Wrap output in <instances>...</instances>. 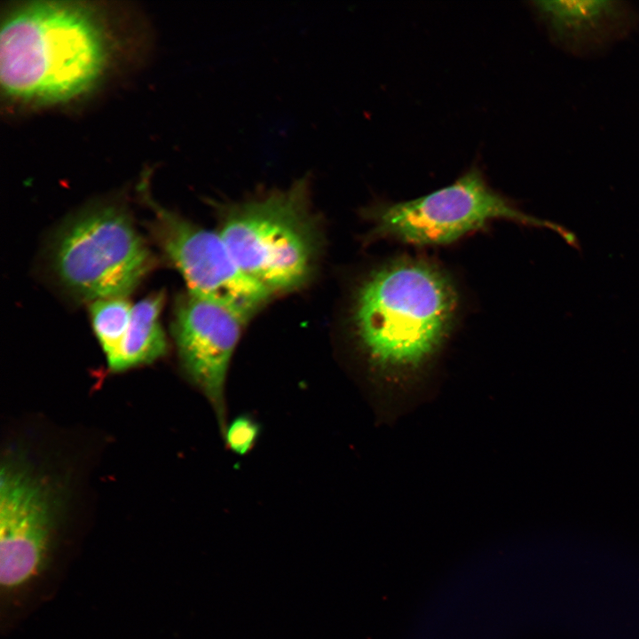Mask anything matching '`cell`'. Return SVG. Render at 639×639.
<instances>
[{
	"mask_svg": "<svg viewBox=\"0 0 639 639\" xmlns=\"http://www.w3.org/2000/svg\"><path fill=\"white\" fill-rule=\"evenodd\" d=\"M174 312L173 335L183 369L212 406L224 436L227 373L248 320L191 292L178 299Z\"/></svg>",
	"mask_w": 639,
	"mask_h": 639,
	"instance_id": "8",
	"label": "cell"
},
{
	"mask_svg": "<svg viewBox=\"0 0 639 639\" xmlns=\"http://www.w3.org/2000/svg\"><path fill=\"white\" fill-rule=\"evenodd\" d=\"M258 435V424L248 416L241 415L226 426L224 437L233 453L244 455L254 446Z\"/></svg>",
	"mask_w": 639,
	"mask_h": 639,
	"instance_id": "12",
	"label": "cell"
},
{
	"mask_svg": "<svg viewBox=\"0 0 639 639\" xmlns=\"http://www.w3.org/2000/svg\"><path fill=\"white\" fill-rule=\"evenodd\" d=\"M85 3L31 1L8 8L0 34V80L10 100L49 106L90 91L106 71L113 40Z\"/></svg>",
	"mask_w": 639,
	"mask_h": 639,
	"instance_id": "2",
	"label": "cell"
},
{
	"mask_svg": "<svg viewBox=\"0 0 639 639\" xmlns=\"http://www.w3.org/2000/svg\"><path fill=\"white\" fill-rule=\"evenodd\" d=\"M154 256L119 205L89 207L67 220L50 251L59 284L81 300L123 297L149 272Z\"/></svg>",
	"mask_w": 639,
	"mask_h": 639,
	"instance_id": "4",
	"label": "cell"
},
{
	"mask_svg": "<svg viewBox=\"0 0 639 639\" xmlns=\"http://www.w3.org/2000/svg\"><path fill=\"white\" fill-rule=\"evenodd\" d=\"M458 303L453 280L431 262L403 257L373 271L351 312L356 343L368 367L393 386L417 378L450 334Z\"/></svg>",
	"mask_w": 639,
	"mask_h": 639,
	"instance_id": "1",
	"label": "cell"
},
{
	"mask_svg": "<svg viewBox=\"0 0 639 639\" xmlns=\"http://www.w3.org/2000/svg\"><path fill=\"white\" fill-rule=\"evenodd\" d=\"M151 232L170 262L185 279L188 292L217 302L248 320L272 294L238 265L218 232L200 227L155 203Z\"/></svg>",
	"mask_w": 639,
	"mask_h": 639,
	"instance_id": "6",
	"label": "cell"
},
{
	"mask_svg": "<svg viewBox=\"0 0 639 639\" xmlns=\"http://www.w3.org/2000/svg\"><path fill=\"white\" fill-rule=\"evenodd\" d=\"M540 11L559 32L590 27L610 11V2H537Z\"/></svg>",
	"mask_w": 639,
	"mask_h": 639,
	"instance_id": "11",
	"label": "cell"
},
{
	"mask_svg": "<svg viewBox=\"0 0 639 639\" xmlns=\"http://www.w3.org/2000/svg\"><path fill=\"white\" fill-rule=\"evenodd\" d=\"M308 174L229 205L218 233L240 268L272 295L296 289L312 277L320 229L311 207Z\"/></svg>",
	"mask_w": 639,
	"mask_h": 639,
	"instance_id": "3",
	"label": "cell"
},
{
	"mask_svg": "<svg viewBox=\"0 0 639 639\" xmlns=\"http://www.w3.org/2000/svg\"><path fill=\"white\" fill-rule=\"evenodd\" d=\"M132 307L123 297H114L94 301L90 308L94 332L113 371L120 359Z\"/></svg>",
	"mask_w": 639,
	"mask_h": 639,
	"instance_id": "10",
	"label": "cell"
},
{
	"mask_svg": "<svg viewBox=\"0 0 639 639\" xmlns=\"http://www.w3.org/2000/svg\"><path fill=\"white\" fill-rule=\"evenodd\" d=\"M51 482L6 456L0 474V581L12 589L31 580L47 556L58 514Z\"/></svg>",
	"mask_w": 639,
	"mask_h": 639,
	"instance_id": "7",
	"label": "cell"
},
{
	"mask_svg": "<svg viewBox=\"0 0 639 639\" xmlns=\"http://www.w3.org/2000/svg\"><path fill=\"white\" fill-rule=\"evenodd\" d=\"M163 291L152 293L138 302L114 371H123L151 363L166 353L167 341L160 321Z\"/></svg>",
	"mask_w": 639,
	"mask_h": 639,
	"instance_id": "9",
	"label": "cell"
},
{
	"mask_svg": "<svg viewBox=\"0 0 639 639\" xmlns=\"http://www.w3.org/2000/svg\"><path fill=\"white\" fill-rule=\"evenodd\" d=\"M373 223L370 236L413 245H444L506 219L544 228L574 244V235L561 225L519 210L472 167L449 185L427 195L399 202L380 203L367 212Z\"/></svg>",
	"mask_w": 639,
	"mask_h": 639,
	"instance_id": "5",
	"label": "cell"
}]
</instances>
